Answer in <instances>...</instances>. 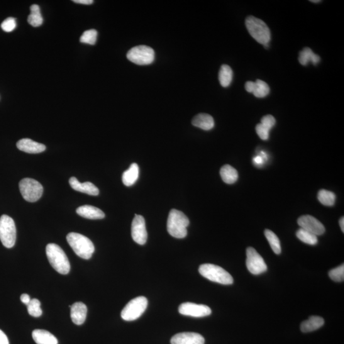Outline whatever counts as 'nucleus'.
<instances>
[{"label": "nucleus", "mask_w": 344, "mask_h": 344, "mask_svg": "<svg viewBox=\"0 0 344 344\" xmlns=\"http://www.w3.org/2000/svg\"><path fill=\"white\" fill-rule=\"evenodd\" d=\"M46 255L54 269L62 275L70 272V264L65 253L56 243H48L46 247Z\"/></svg>", "instance_id": "f257e3e1"}, {"label": "nucleus", "mask_w": 344, "mask_h": 344, "mask_svg": "<svg viewBox=\"0 0 344 344\" xmlns=\"http://www.w3.org/2000/svg\"><path fill=\"white\" fill-rule=\"evenodd\" d=\"M189 224V219L183 212L176 209L171 210L167 221V230L171 236L177 238L185 237Z\"/></svg>", "instance_id": "f03ea898"}, {"label": "nucleus", "mask_w": 344, "mask_h": 344, "mask_svg": "<svg viewBox=\"0 0 344 344\" xmlns=\"http://www.w3.org/2000/svg\"><path fill=\"white\" fill-rule=\"evenodd\" d=\"M68 244L79 257L89 260L94 252L93 243L88 238L81 234L70 233L67 236Z\"/></svg>", "instance_id": "7ed1b4c3"}, {"label": "nucleus", "mask_w": 344, "mask_h": 344, "mask_svg": "<svg viewBox=\"0 0 344 344\" xmlns=\"http://www.w3.org/2000/svg\"><path fill=\"white\" fill-rule=\"evenodd\" d=\"M245 26L255 40L268 47L271 39L270 31L264 22L255 17L249 16L245 20Z\"/></svg>", "instance_id": "20e7f679"}, {"label": "nucleus", "mask_w": 344, "mask_h": 344, "mask_svg": "<svg viewBox=\"0 0 344 344\" xmlns=\"http://www.w3.org/2000/svg\"><path fill=\"white\" fill-rule=\"evenodd\" d=\"M200 274L211 281L224 285L233 283V278L227 271L219 266L213 264H203L199 268Z\"/></svg>", "instance_id": "39448f33"}, {"label": "nucleus", "mask_w": 344, "mask_h": 344, "mask_svg": "<svg viewBox=\"0 0 344 344\" xmlns=\"http://www.w3.org/2000/svg\"><path fill=\"white\" fill-rule=\"evenodd\" d=\"M0 240L7 248H13L16 241V227L13 219L3 215L0 218Z\"/></svg>", "instance_id": "423d86ee"}, {"label": "nucleus", "mask_w": 344, "mask_h": 344, "mask_svg": "<svg viewBox=\"0 0 344 344\" xmlns=\"http://www.w3.org/2000/svg\"><path fill=\"white\" fill-rule=\"evenodd\" d=\"M148 305V299L145 297H136L124 307L121 312V318L127 321L136 320L145 312Z\"/></svg>", "instance_id": "0eeeda50"}, {"label": "nucleus", "mask_w": 344, "mask_h": 344, "mask_svg": "<svg viewBox=\"0 0 344 344\" xmlns=\"http://www.w3.org/2000/svg\"><path fill=\"white\" fill-rule=\"evenodd\" d=\"M19 189L23 199L29 202L38 201L42 196V185L37 180L25 178L19 182Z\"/></svg>", "instance_id": "6e6552de"}, {"label": "nucleus", "mask_w": 344, "mask_h": 344, "mask_svg": "<svg viewBox=\"0 0 344 344\" xmlns=\"http://www.w3.org/2000/svg\"><path fill=\"white\" fill-rule=\"evenodd\" d=\"M127 58L136 65H148L155 61V53L148 46L139 45L128 51Z\"/></svg>", "instance_id": "1a4fd4ad"}, {"label": "nucleus", "mask_w": 344, "mask_h": 344, "mask_svg": "<svg viewBox=\"0 0 344 344\" xmlns=\"http://www.w3.org/2000/svg\"><path fill=\"white\" fill-rule=\"evenodd\" d=\"M246 266L251 274L260 275L267 270L264 260L255 249L248 248L246 250Z\"/></svg>", "instance_id": "9d476101"}, {"label": "nucleus", "mask_w": 344, "mask_h": 344, "mask_svg": "<svg viewBox=\"0 0 344 344\" xmlns=\"http://www.w3.org/2000/svg\"><path fill=\"white\" fill-rule=\"evenodd\" d=\"M179 312L184 316L194 317V318H203L208 316L212 313L209 307L206 305H199L191 302L182 304L179 307Z\"/></svg>", "instance_id": "9b49d317"}, {"label": "nucleus", "mask_w": 344, "mask_h": 344, "mask_svg": "<svg viewBox=\"0 0 344 344\" xmlns=\"http://www.w3.org/2000/svg\"><path fill=\"white\" fill-rule=\"evenodd\" d=\"M131 236L139 245H144L148 240L145 221L143 216L135 215L131 224Z\"/></svg>", "instance_id": "f8f14e48"}, {"label": "nucleus", "mask_w": 344, "mask_h": 344, "mask_svg": "<svg viewBox=\"0 0 344 344\" xmlns=\"http://www.w3.org/2000/svg\"><path fill=\"white\" fill-rule=\"evenodd\" d=\"M298 224L300 228L316 236L323 235L325 232V228L323 224L309 215L300 217L298 219Z\"/></svg>", "instance_id": "ddd939ff"}, {"label": "nucleus", "mask_w": 344, "mask_h": 344, "mask_svg": "<svg viewBox=\"0 0 344 344\" xmlns=\"http://www.w3.org/2000/svg\"><path fill=\"white\" fill-rule=\"evenodd\" d=\"M205 339L199 333L184 332L176 334L171 339V344H204Z\"/></svg>", "instance_id": "4468645a"}, {"label": "nucleus", "mask_w": 344, "mask_h": 344, "mask_svg": "<svg viewBox=\"0 0 344 344\" xmlns=\"http://www.w3.org/2000/svg\"><path fill=\"white\" fill-rule=\"evenodd\" d=\"M70 316L73 323L77 325H81L86 319L87 309L82 302H76L70 306Z\"/></svg>", "instance_id": "2eb2a0df"}, {"label": "nucleus", "mask_w": 344, "mask_h": 344, "mask_svg": "<svg viewBox=\"0 0 344 344\" xmlns=\"http://www.w3.org/2000/svg\"><path fill=\"white\" fill-rule=\"evenodd\" d=\"M17 148L19 150L27 153L38 154L43 152L45 150V145L36 142L29 138H23L17 143Z\"/></svg>", "instance_id": "dca6fc26"}, {"label": "nucleus", "mask_w": 344, "mask_h": 344, "mask_svg": "<svg viewBox=\"0 0 344 344\" xmlns=\"http://www.w3.org/2000/svg\"><path fill=\"white\" fill-rule=\"evenodd\" d=\"M69 184L75 191L84 192L91 196H97L99 194V189L91 182L80 183L77 178L72 177L69 180Z\"/></svg>", "instance_id": "f3484780"}, {"label": "nucleus", "mask_w": 344, "mask_h": 344, "mask_svg": "<svg viewBox=\"0 0 344 344\" xmlns=\"http://www.w3.org/2000/svg\"><path fill=\"white\" fill-rule=\"evenodd\" d=\"M77 213L82 218L89 219H102L105 218L104 212L96 207L83 206L77 209Z\"/></svg>", "instance_id": "a211bd4d"}, {"label": "nucleus", "mask_w": 344, "mask_h": 344, "mask_svg": "<svg viewBox=\"0 0 344 344\" xmlns=\"http://www.w3.org/2000/svg\"><path fill=\"white\" fill-rule=\"evenodd\" d=\"M32 337L36 344H58L56 336L44 329H35L33 331Z\"/></svg>", "instance_id": "6ab92c4d"}, {"label": "nucleus", "mask_w": 344, "mask_h": 344, "mask_svg": "<svg viewBox=\"0 0 344 344\" xmlns=\"http://www.w3.org/2000/svg\"><path fill=\"white\" fill-rule=\"evenodd\" d=\"M192 125L204 130H211L214 127V120L211 115L199 114L192 120Z\"/></svg>", "instance_id": "aec40b11"}, {"label": "nucleus", "mask_w": 344, "mask_h": 344, "mask_svg": "<svg viewBox=\"0 0 344 344\" xmlns=\"http://www.w3.org/2000/svg\"><path fill=\"white\" fill-rule=\"evenodd\" d=\"M324 320L323 318L319 316H311L301 324L300 329L302 332L309 333L314 331L321 328L324 325Z\"/></svg>", "instance_id": "412c9836"}, {"label": "nucleus", "mask_w": 344, "mask_h": 344, "mask_svg": "<svg viewBox=\"0 0 344 344\" xmlns=\"http://www.w3.org/2000/svg\"><path fill=\"white\" fill-rule=\"evenodd\" d=\"M139 176V167L138 165L136 163H133L129 168L128 170H127L123 173V177H122V180H123V182L126 186H131L136 182Z\"/></svg>", "instance_id": "4be33fe9"}, {"label": "nucleus", "mask_w": 344, "mask_h": 344, "mask_svg": "<svg viewBox=\"0 0 344 344\" xmlns=\"http://www.w3.org/2000/svg\"><path fill=\"white\" fill-rule=\"evenodd\" d=\"M299 60L300 64L304 66L308 65L309 62H312V64L316 65L320 62V58L314 53L311 48L306 47L300 52Z\"/></svg>", "instance_id": "5701e85b"}, {"label": "nucleus", "mask_w": 344, "mask_h": 344, "mask_svg": "<svg viewBox=\"0 0 344 344\" xmlns=\"http://www.w3.org/2000/svg\"><path fill=\"white\" fill-rule=\"evenodd\" d=\"M220 174L223 181L226 184H231L238 180L237 171L229 165H224L220 170Z\"/></svg>", "instance_id": "b1692460"}, {"label": "nucleus", "mask_w": 344, "mask_h": 344, "mask_svg": "<svg viewBox=\"0 0 344 344\" xmlns=\"http://www.w3.org/2000/svg\"><path fill=\"white\" fill-rule=\"evenodd\" d=\"M233 79V71L229 66L223 65L221 66L219 72V80L222 86L228 87Z\"/></svg>", "instance_id": "393cba45"}, {"label": "nucleus", "mask_w": 344, "mask_h": 344, "mask_svg": "<svg viewBox=\"0 0 344 344\" xmlns=\"http://www.w3.org/2000/svg\"><path fill=\"white\" fill-rule=\"evenodd\" d=\"M31 13L28 18V23L35 27H39L43 24V18L41 16L40 7L38 5H33L30 7Z\"/></svg>", "instance_id": "a878e982"}, {"label": "nucleus", "mask_w": 344, "mask_h": 344, "mask_svg": "<svg viewBox=\"0 0 344 344\" xmlns=\"http://www.w3.org/2000/svg\"><path fill=\"white\" fill-rule=\"evenodd\" d=\"M318 199L321 204L324 206L331 207L334 206L336 201V195L333 192L328 190L321 189L318 194Z\"/></svg>", "instance_id": "bb28decb"}, {"label": "nucleus", "mask_w": 344, "mask_h": 344, "mask_svg": "<svg viewBox=\"0 0 344 344\" xmlns=\"http://www.w3.org/2000/svg\"><path fill=\"white\" fill-rule=\"evenodd\" d=\"M264 233L273 251L276 255H280L281 253V246L278 236L272 231L268 229H265Z\"/></svg>", "instance_id": "cd10ccee"}, {"label": "nucleus", "mask_w": 344, "mask_h": 344, "mask_svg": "<svg viewBox=\"0 0 344 344\" xmlns=\"http://www.w3.org/2000/svg\"><path fill=\"white\" fill-rule=\"evenodd\" d=\"M297 236L299 238V240L309 245H316L318 241V237H317L316 235L301 228L297 231Z\"/></svg>", "instance_id": "c85d7f7f"}, {"label": "nucleus", "mask_w": 344, "mask_h": 344, "mask_svg": "<svg viewBox=\"0 0 344 344\" xmlns=\"http://www.w3.org/2000/svg\"><path fill=\"white\" fill-rule=\"evenodd\" d=\"M270 87L268 85L262 80H257L255 82V89L253 92L256 97H265L270 93Z\"/></svg>", "instance_id": "c756f323"}, {"label": "nucleus", "mask_w": 344, "mask_h": 344, "mask_svg": "<svg viewBox=\"0 0 344 344\" xmlns=\"http://www.w3.org/2000/svg\"><path fill=\"white\" fill-rule=\"evenodd\" d=\"M28 312L30 316L38 318L42 314V310L41 309V304L38 300L34 299L31 300L30 304L27 306Z\"/></svg>", "instance_id": "7c9ffc66"}, {"label": "nucleus", "mask_w": 344, "mask_h": 344, "mask_svg": "<svg viewBox=\"0 0 344 344\" xmlns=\"http://www.w3.org/2000/svg\"><path fill=\"white\" fill-rule=\"evenodd\" d=\"M97 32L95 30H89L84 31L80 36V41L83 43L94 45L97 40Z\"/></svg>", "instance_id": "2f4dec72"}, {"label": "nucleus", "mask_w": 344, "mask_h": 344, "mask_svg": "<svg viewBox=\"0 0 344 344\" xmlns=\"http://www.w3.org/2000/svg\"><path fill=\"white\" fill-rule=\"evenodd\" d=\"M329 276L331 280H333V281L338 282H343L344 279L343 264L329 271Z\"/></svg>", "instance_id": "473e14b6"}, {"label": "nucleus", "mask_w": 344, "mask_h": 344, "mask_svg": "<svg viewBox=\"0 0 344 344\" xmlns=\"http://www.w3.org/2000/svg\"><path fill=\"white\" fill-rule=\"evenodd\" d=\"M17 26L16 20L15 18H7L3 23H2V28L6 32L10 33L15 30Z\"/></svg>", "instance_id": "72a5a7b5"}, {"label": "nucleus", "mask_w": 344, "mask_h": 344, "mask_svg": "<svg viewBox=\"0 0 344 344\" xmlns=\"http://www.w3.org/2000/svg\"><path fill=\"white\" fill-rule=\"evenodd\" d=\"M256 133L261 139L263 140H267L269 138L270 130L266 127L260 123L257 124L256 127Z\"/></svg>", "instance_id": "f704fd0d"}, {"label": "nucleus", "mask_w": 344, "mask_h": 344, "mask_svg": "<svg viewBox=\"0 0 344 344\" xmlns=\"http://www.w3.org/2000/svg\"><path fill=\"white\" fill-rule=\"evenodd\" d=\"M275 123H276L275 119L272 115H267V116L263 117L262 120H261V124L269 130L275 126Z\"/></svg>", "instance_id": "c9c22d12"}, {"label": "nucleus", "mask_w": 344, "mask_h": 344, "mask_svg": "<svg viewBox=\"0 0 344 344\" xmlns=\"http://www.w3.org/2000/svg\"><path fill=\"white\" fill-rule=\"evenodd\" d=\"M266 156H267L266 153L264 152H261L260 155L256 156V157L253 158V163H255L256 166L261 167V166H262L263 163H264L266 158H267Z\"/></svg>", "instance_id": "e433bc0d"}, {"label": "nucleus", "mask_w": 344, "mask_h": 344, "mask_svg": "<svg viewBox=\"0 0 344 344\" xmlns=\"http://www.w3.org/2000/svg\"><path fill=\"white\" fill-rule=\"evenodd\" d=\"M255 82L249 81L245 83V88L246 91L249 92H252L255 89Z\"/></svg>", "instance_id": "4c0bfd02"}, {"label": "nucleus", "mask_w": 344, "mask_h": 344, "mask_svg": "<svg viewBox=\"0 0 344 344\" xmlns=\"http://www.w3.org/2000/svg\"><path fill=\"white\" fill-rule=\"evenodd\" d=\"M0 344H9L8 337L1 329H0Z\"/></svg>", "instance_id": "58836bf2"}, {"label": "nucleus", "mask_w": 344, "mask_h": 344, "mask_svg": "<svg viewBox=\"0 0 344 344\" xmlns=\"http://www.w3.org/2000/svg\"><path fill=\"white\" fill-rule=\"evenodd\" d=\"M21 302L26 306H28L31 301L30 297L28 294H23L21 296Z\"/></svg>", "instance_id": "ea45409f"}, {"label": "nucleus", "mask_w": 344, "mask_h": 344, "mask_svg": "<svg viewBox=\"0 0 344 344\" xmlns=\"http://www.w3.org/2000/svg\"><path fill=\"white\" fill-rule=\"evenodd\" d=\"M73 2L75 4H79L83 5H91L93 3L92 0H74Z\"/></svg>", "instance_id": "a19ab883"}, {"label": "nucleus", "mask_w": 344, "mask_h": 344, "mask_svg": "<svg viewBox=\"0 0 344 344\" xmlns=\"http://www.w3.org/2000/svg\"><path fill=\"white\" fill-rule=\"evenodd\" d=\"M339 224H340L341 230L342 232H344V218L343 217L341 218L340 221H339Z\"/></svg>", "instance_id": "79ce46f5"}, {"label": "nucleus", "mask_w": 344, "mask_h": 344, "mask_svg": "<svg viewBox=\"0 0 344 344\" xmlns=\"http://www.w3.org/2000/svg\"><path fill=\"white\" fill-rule=\"evenodd\" d=\"M312 3H318V2H321V1H311Z\"/></svg>", "instance_id": "37998d69"}]
</instances>
